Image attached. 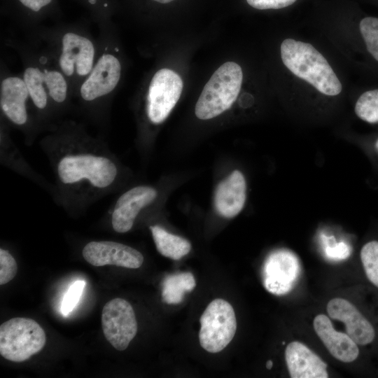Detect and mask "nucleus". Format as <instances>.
Returning a JSON list of instances; mask_svg holds the SVG:
<instances>
[{"label":"nucleus","mask_w":378,"mask_h":378,"mask_svg":"<svg viewBox=\"0 0 378 378\" xmlns=\"http://www.w3.org/2000/svg\"><path fill=\"white\" fill-rule=\"evenodd\" d=\"M284 64L297 77L328 96H336L342 84L326 59L308 43L285 39L281 45Z\"/></svg>","instance_id":"nucleus-1"},{"label":"nucleus","mask_w":378,"mask_h":378,"mask_svg":"<svg viewBox=\"0 0 378 378\" xmlns=\"http://www.w3.org/2000/svg\"><path fill=\"white\" fill-rule=\"evenodd\" d=\"M242 80V70L238 64H223L204 87L195 106L196 116L208 120L229 109L239 95Z\"/></svg>","instance_id":"nucleus-2"},{"label":"nucleus","mask_w":378,"mask_h":378,"mask_svg":"<svg viewBox=\"0 0 378 378\" xmlns=\"http://www.w3.org/2000/svg\"><path fill=\"white\" fill-rule=\"evenodd\" d=\"M46 342L43 329L33 319L13 318L0 326V354L8 360H28L43 348Z\"/></svg>","instance_id":"nucleus-3"},{"label":"nucleus","mask_w":378,"mask_h":378,"mask_svg":"<svg viewBox=\"0 0 378 378\" xmlns=\"http://www.w3.org/2000/svg\"><path fill=\"white\" fill-rule=\"evenodd\" d=\"M57 174L65 184L88 181L97 188H106L115 181L118 170L109 158L90 154L69 155L57 164Z\"/></svg>","instance_id":"nucleus-4"},{"label":"nucleus","mask_w":378,"mask_h":378,"mask_svg":"<svg viewBox=\"0 0 378 378\" xmlns=\"http://www.w3.org/2000/svg\"><path fill=\"white\" fill-rule=\"evenodd\" d=\"M199 340L201 346L210 353L224 349L233 339L237 319L232 305L217 298L211 301L200 317Z\"/></svg>","instance_id":"nucleus-5"},{"label":"nucleus","mask_w":378,"mask_h":378,"mask_svg":"<svg viewBox=\"0 0 378 378\" xmlns=\"http://www.w3.org/2000/svg\"><path fill=\"white\" fill-rule=\"evenodd\" d=\"M96 50L92 41L76 31H67L60 39L57 68L69 80L82 82L96 62Z\"/></svg>","instance_id":"nucleus-6"},{"label":"nucleus","mask_w":378,"mask_h":378,"mask_svg":"<svg viewBox=\"0 0 378 378\" xmlns=\"http://www.w3.org/2000/svg\"><path fill=\"white\" fill-rule=\"evenodd\" d=\"M22 78L32 104L39 110L45 109L50 102L62 104L68 97L70 83L58 68L29 66Z\"/></svg>","instance_id":"nucleus-7"},{"label":"nucleus","mask_w":378,"mask_h":378,"mask_svg":"<svg viewBox=\"0 0 378 378\" xmlns=\"http://www.w3.org/2000/svg\"><path fill=\"white\" fill-rule=\"evenodd\" d=\"M183 85L173 70L164 68L155 73L146 97L147 116L152 123H162L168 117L181 97Z\"/></svg>","instance_id":"nucleus-8"},{"label":"nucleus","mask_w":378,"mask_h":378,"mask_svg":"<svg viewBox=\"0 0 378 378\" xmlns=\"http://www.w3.org/2000/svg\"><path fill=\"white\" fill-rule=\"evenodd\" d=\"M102 326L106 339L115 349H126L137 332L132 305L119 298L108 301L102 309Z\"/></svg>","instance_id":"nucleus-9"},{"label":"nucleus","mask_w":378,"mask_h":378,"mask_svg":"<svg viewBox=\"0 0 378 378\" xmlns=\"http://www.w3.org/2000/svg\"><path fill=\"white\" fill-rule=\"evenodd\" d=\"M300 270L299 260L293 251L275 250L267 255L262 266L264 287L274 295H285L295 286Z\"/></svg>","instance_id":"nucleus-10"},{"label":"nucleus","mask_w":378,"mask_h":378,"mask_svg":"<svg viewBox=\"0 0 378 378\" xmlns=\"http://www.w3.org/2000/svg\"><path fill=\"white\" fill-rule=\"evenodd\" d=\"M121 71V63L114 54L110 51L102 52L80 84V98L86 102H92L108 95L117 87Z\"/></svg>","instance_id":"nucleus-11"},{"label":"nucleus","mask_w":378,"mask_h":378,"mask_svg":"<svg viewBox=\"0 0 378 378\" xmlns=\"http://www.w3.org/2000/svg\"><path fill=\"white\" fill-rule=\"evenodd\" d=\"M84 259L96 267L106 265L136 269L144 262L143 255L137 250L115 241H90L83 251Z\"/></svg>","instance_id":"nucleus-12"},{"label":"nucleus","mask_w":378,"mask_h":378,"mask_svg":"<svg viewBox=\"0 0 378 378\" xmlns=\"http://www.w3.org/2000/svg\"><path fill=\"white\" fill-rule=\"evenodd\" d=\"M157 197L156 190L149 186L132 188L117 200L112 214V227L119 233L128 232L140 211L151 204Z\"/></svg>","instance_id":"nucleus-13"},{"label":"nucleus","mask_w":378,"mask_h":378,"mask_svg":"<svg viewBox=\"0 0 378 378\" xmlns=\"http://www.w3.org/2000/svg\"><path fill=\"white\" fill-rule=\"evenodd\" d=\"M327 312L332 319L343 322L346 333L359 345H366L374 339L373 326L349 301L336 298L327 304Z\"/></svg>","instance_id":"nucleus-14"},{"label":"nucleus","mask_w":378,"mask_h":378,"mask_svg":"<svg viewBox=\"0 0 378 378\" xmlns=\"http://www.w3.org/2000/svg\"><path fill=\"white\" fill-rule=\"evenodd\" d=\"M31 100L22 76H8L1 81L0 106L4 115L13 124L24 125L28 120L27 103Z\"/></svg>","instance_id":"nucleus-15"},{"label":"nucleus","mask_w":378,"mask_h":378,"mask_svg":"<svg viewBox=\"0 0 378 378\" xmlns=\"http://www.w3.org/2000/svg\"><path fill=\"white\" fill-rule=\"evenodd\" d=\"M285 358L291 378H327V365L304 344L294 341L285 350Z\"/></svg>","instance_id":"nucleus-16"},{"label":"nucleus","mask_w":378,"mask_h":378,"mask_svg":"<svg viewBox=\"0 0 378 378\" xmlns=\"http://www.w3.org/2000/svg\"><path fill=\"white\" fill-rule=\"evenodd\" d=\"M313 326L316 333L334 358L344 363L353 362L358 358L357 344L346 333L335 330L327 316L317 315Z\"/></svg>","instance_id":"nucleus-17"},{"label":"nucleus","mask_w":378,"mask_h":378,"mask_svg":"<svg viewBox=\"0 0 378 378\" xmlns=\"http://www.w3.org/2000/svg\"><path fill=\"white\" fill-rule=\"evenodd\" d=\"M246 185L242 173L233 171L217 186L214 205L216 211L225 218H233L242 210L246 201Z\"/></svg>","instance_id":"nucleus-18"},{"label":"nucleus","mask_w":378,"mask_h":378,"mask_svg":"<svg viewBox=\"0 0 378 378\" xmlns=\"http://www.w3.org/2000/svg\"><path fill=\"white\" fill-rule=\"evenodd\" d=\"M158 251L163 256L178 260L187 255L191 244L185 238L169 233L159 225L150 227Z\"/></svg>","instance_id":"nucleus-19"},{"label":"nucleus","mask_w":378,"mask_h":378,"mask_svg":"<svg viewBox=\"0 0 378 378\" xmlns=\"http://www.w3.org/2000/svg\"><path fill=\"white\" fill-rule=\"evenodd\" d=\"M195 286V279L191 272L169 274L162 283V299L167 304H179L183 301L185 293L192 291Z\"/></svg>","instance_id":"nucleus-20"},{"label":"nucleus","mask_w":378,"mask_h":378,"mask_svg":"<svg viewBox=\"0 0 378 378\" xmlns=\"http://www.w3.org/2000/svg\"><path fill=\"white\" fill-rule=\"evenodd\" d=\"M355 113L365 122H378V89L365 92L359 97L356 103Z\"/></svg>","instance_id":"nucleus-21"},{"label":"nucleus","mask_w":378,"mask_h":378,"mask_svg":"<svg viewBox=\"0 0 378 378\" xmlns=\"http://www.w3.org/2000/svg\"><path fill=\"white\" fill-rule=\"evenodd\" d=\"M360 260L368 280L378 288V241L366 243L360 251Z\"/></svg>","instance_id":"nucleus-22"},{"label":"nucleus","mask_w":378,"mask_h":378,"mask_svg":"<svg viewBox=\"0 0 378 378\" xmlns=\"http://www.w3.org/2000/svg\"><path fill=\"white\" fill-rule=\"evenodd\" d=\"M359 29L368 52L378 61V18H363L359 24Z\"/></svg>","instance_id":"nucleus-23"},{"label":"nucleus","mask_w":378,"mask_h":378,"mask_svg":"<svg viewBox=\"0 0 378 378\" xmlns=\"http://www.w3.org/2000/svg\"><path fill=\"white\" fill-rule=\"evenodd\" d=\"M85 286V282L83 280L76 281L71 285L65 293L61 304V312L64 316L69 314L77 305Z\"/></svg>","instance_id":"nucleus-24"},{"label":"nucleus","mask_w":378,"mask_h":378,"mask_svg":"<svg viewBox=\"0 0 378 378\" xmlns=\"http://www.w3.org/2000/svg\"><path fill=\"white\" fill-rule=\"evenodd\" d=\"M18 265L12 255L6 250L0 249V285L11 281L17 274Z\"/></svg>","instance_id":"nucleus-25"},{"label":"nucleus","mask_w":378,"mask_h":378,"mask_svg":"<svg viewBox=\"0 0 378 378\" xmlns=\"http://www.w3.org/2000/svg\"><path fill=\"white\" fill-rule=\"evenodd\" d=\"M252 7L260 9H279L292 5L296 0H246Z\"/></svg>","instance_id":"nucleus-26"},{"label":"nucleus","mask_w":378,"mask_h":378,"mask_svg":"<svg viewBox=\"0 0 378 378\" xmlns=\"http://www.w3.org/2000/svg\"><path fill=\"white\" fill-rule=\"evenodd\" d=\"M325 253L328 258L338 260L346 258L350 254V251L346 244L340 242L334 246H327Z\"/></svg>","instance_id":"nucleus-27"},{"label":"nucleus","mask_w":378,"mask_h":378,"mask_svg":"<svg viewBox=\"0 0 378 378\" xmlns=\"http://www.w3.org/2000/svg\"><path fill=\"white\" fill-rule=\"evenodd\" d=\"M19 1L32 11L38 12L42 8L48 6L52 0H19Z\"/></svg>","instance_id":"nucleus-28"},{"label":"nucleus","mask_w":378,"mask_h":378,"mask_svg":"<svg viewBox=\"0 0 378 378\" xmlns=\"http://www.w3.org/2000/svg\"><path fill=\"white\" fill-rule=\"evenodd\" d=\"M273 366V363L272 360H268L266 363V368L268 369V370H270Z\"/></svg>","instance_id":"nucleus-29"},{"label":"nucleus","mask_w":378,"mask_h":378,"mask_svg":"<svg viewBox=\"0 0 378 378\" xmlns=\"http://www.w3.org/2000/svg\"><path fill=\"white\" fill-rule=\"evenodd\" d=\"M156 2H158V3H161V4H167V3H169V2H172L174 0H153Z\"/></svg>","instance_id":"nucleus-30"},{"label":"nucleus","mask_w":378,"mask_h":378,"mask_svg":"<svg viewBox=\"0 0 378 378\" xmlns=\"http://www.w3.org/2000/svg\"><path fill=\"white\" fill-rule=\"evenodd\" d=\"M375 146H376V148L378 150V139L377 140L375 143Z\"/></svg>","instance_id":"nucleus-31"}]
</instances>
